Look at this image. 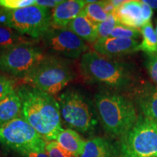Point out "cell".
Here are the masks:
<instances>
[{"label": "cell", "instance_id": "1", "mask_svg": "<svg viewBox=\"0 0 157 157\" xmlns=\"http://www.w3.org/2000/svg\"><path fill=\"white\" fill-rule=\"evenodd\" d=\"M17 92L21 101V117L45 141L56 140L63 130L56 98L28 84L21 86Z\"/></svg>", "mask_w": 157, "mask_h": 157}, {"label": "cell", "instance_id": "2", "mask_svg": "<svg viewBox=\"0 0 157 157\" xmlns=\"http://www.w3.org/2000/svg\"><path fill=\"white\" fill-rule=\"evenodd\" d=\"M80 70L87 82L98 84L109 91L124 93L136 89L138 74L131 63L102 56L94 51L82 56Z\"/></svg>", "mask_w": 157, "mask_h": 157}, {"label": "cell", "instance_id": "3", "mask_svg": "<svg viewBox=\"0 0 157 157\" xmlns=\"http://www.w3.org/2000/svg\"><path fill=\"white\" fill-rule=\"evenodd\" d=\"M98 119L104 130L113 137H121L137 119L136 105L122 93L104 90L94 96Z\"/></svg>", "mask_w": 157, "mask_h": 157}, {"label": "cell", "instance_id": "4", "mask_svg": "<svg viewBox=\"0 0 157 157\" xmlns=\"http://www.w3.org/2000/svg\"><path fill=\"white\" fill-rule=\"evenodd\" d=\"M57 101L62 120L69 129L83 134L95 130L99 121L95 103L82 91L68 89Z\"/></svg>", "mask_w": 157, "mask_h": 157}, {"label": "cell", "instance_id": "5", "mask_svg": "<svg viewBox=\"0 0 157 157\" xmlns=\"http://www.w3.org/2000/svg\"><path fill=\"white\" fill-rule=\"evenodd\" d=\"M74 78L69 62L58 56H46L29 75L23 78L25 84L56 95Z\"/></svg>", "mask_w": 157, "mask_h": 157}, {"label": "cell", "instance_id": "6", "mask_svg": "<svg viewBox=\"0 0 157 157\" xmlns=\"http://www.w3.org/2000/svg\"><path fill=\"white\" fill-rule=\"evenodd\" d=\"M121 157H157V123L139 113L134 125L120 137Z\"/></svg>", "mask_w": 157, "mask_h": 157}, {"label": "cell", "instance_id": "7", "mask_svg": "<svg viewBox=\"0 0 157 157\" xmlns=\"http://www.w3.org/2000/svg\"><path fill=\"white\" fill-rule=\"evenodd\" d=\"M47 141L21 117L0 127V145L25 157L44 151Z\"/></svg>", "mask_w": 157, "mask_h": 157}, {"label": "cell", "instance_id": "8", "mask_svg": "<svg viewBox=\"0 0 157 157\" xmlns=\"http://www.w3.org/2000/svg\"><path fill=\"white\" fill-rule=\"evenodd\" d=\"M47 56L33 42L0 49V70L10 76L25 78Z\"/></svg>", "mask_w": 157, "mask_h": 157}, {"label": "cell", "instance_id": "9", "mask_svg": "<svg viewBox=\"0 0 157 157\" xmlns=\"http://www.w3.org/2000/svg\"><path fill=\"white\" fill-rule=\"evenodd\" d=\"M10 28L33 39H42L52 28L50 10L34 5L10 11Z\"/></svg>", "mask_w": 157, "mask_h": 157}, {"label": "cell", "instance_id": "10", "mask_svg": "<svg viewBox=\"0 0 157 157\" xmlns=\"http://www.w3.org/2000/svg\"><path fill=\"white\" fill-rule=\"evenodd\" d=\"M42 39L48 50L60 58L76 59L89 50L84 41L66 28L52 27Z\"/></svg>", "mask_w": 157, "mask_h": 157}, {"label": "cell", "instance_id": "11", "mask_svg": "<svg viewBox=\"0 0 157 157\" xmlns=\"http://www.w3.org/2000/svg\"><path fill=\"white\" fill-rule=\"evenodd\" d=\"M139 44L135 39L109 36L94 42L93 49L94 52L102 56L114 59L135 53L139 51Z\"/></svg>", "mask_w": 157, "mask_h": 157}, {"label": "cell", "instance_id": "12", "mask_svg": "<svg viewBox=\"0 0 157 157\" xmlns=\"http://www.w3.org/2000/svg\"><path fill=\"white\" fill-rule=\"evenodd\" d=\"M84 0H67L61 1L51 13L52 27L56 29H65L69 23L78 16L85 6Z\"/></svg>", "mask_w": 157, "mask_h": 157}, {"label": "cell", "instance_id": "13", "mask_svg": "<svg viewBox=\"0 0 157 157\" xmlns=\"http://www.w3.org/2000/svg\"><path fill=\"white\" fill-rule=\"evenodd\" d=\"M135 103L140 113L157 123V85L146 82L135 92Z\"/></svg>", "mask_w": 157, "mask_h": 157}, {"label": "cell", "instance_id": "14", "mask_svg": "<svg viewBox=\"0 0 157 157\" xmlns=\"http://www.w3.org/2000/svg\"><path fill=\"white\" fill-rule=\"evenodd\" d=\"M114 15L119 23L127 26L140 29L145 24L142 15L141 1H124L116 10Z\"/></svg>", "mask_w": 157, "mask_h": 157}, {"label": "cell", "instance_id": "15", "mask_svg": "<svg viewBox=\"0 0 157 157\" xmlns=\"http://www.w3.org/2000/svg\"><path fill=\"white\" fill-rule=\"evenodd\" d=\"M119 149L106 139L96 137L85 142L80 157H119Z\"/></svg>", "mask_w": 157, "mask_h": 157}, {"label": "cell", "instance_id": "16", "mask_svg": "<svg viewBox=\"0 0 157 157\" xmlns=\"http://www.w3.org/2000/svg\"><path fill=\"white\" fill-rule=\"evenodd\" d=\"M84 42L94 43L98 39V24L84 15L83 11L66 27Z\"/></svg>", "mask_w": 157, "mask_h": 157}, {"label": "cell", "instance_id": "17", "mask_svg": "<svg viewBox=\"0 0 157 157\" xmlns=\"http://www.w3.org/2000/svg\"><path fill=\"white\" fill-rule=\"evenodd\" d=\"M56 140L63 148L74 157H80L86 142L77 132L69 128L63 129Z\"/></svg>", "mask_w": 157, "mask_h": 157}, {"label": "cell", "instance_id": "18", "mask_svg": "<svg viewBox=\"0 0 157 157\" xmlns=\"http://www.w3.org/2000/svg\"><path fill=\"white\" fill-rule=\"evenodd\" d=\"M21 101L17 90L0 101V127L21 117Z\"/></svg>", "mask_w": 157, "mask_h": 157}, {"label": "cell", "instance_id": "19", "mask_svg": "<svg viewBox=\"0 0 157 157\" xmlns=\"http://www.w3.org/2000/svg\"><path fill=\"white\" fill-rule=\"evenodd\" d=\"M142 42L139 44V51L144 52L146 55L157 53V35L151 22L141 27Z\"/></svg>", "mask_w": 157, "mask_h": 157}, {"label": "cell", "instance_id": "20", "mask_svg": "<svg viewBox=\"0 0 157 157\" xmlns=\"http://www.w3.org/2000/svg\"><path fill=\"white\" fill-rule=\"evenodd\" d=\"M28 42H32L24 35L20 34L10 27L0 25V49Z\"/></svg>", "mask_w": 157, "mask_h": 157}, {"label": "cell", "instance_id": "21", "mask_svg": "<svg viewBox=\"0 0 157 157\" xmlns=\"http://www.w3.org/2000/svg\"><path fill=\"white\" fill-rule=\"evenodd\" d=\"M83 13L90 21L98 25L105 21L109 17L104 7V1H96L94 3L87 4L83 10Z\"/></svg>", "mask_w": 157, "mask_h": 157}, {"label": "cell", "instance_id": "22", "mask_svg": "<svg viewBox=\"0 0 157 157\" xmlns=\"http://www.w3.org/2000/svg\"><path fill=\"white\" fill-rule=\"evenodd\" d=\"M140 35L141 33L139 29L132 28V27H129L119 23L113 29L111 34H110V36L114 37V38L131 39L137 40Z\"/></svg>", "mask_w": 157, "mask_h": 157}, {"label": "cell", "instance_id": "23", "mask_svg": "<svg viewBox=\"0 0 157 157\" xmlns=\"http://www.w3.org/2000/svg\"><path fill=\"white\" fill-rule=\"evenodd\" d=\"M119 23V21L116 17L114 13L109 15L105 21L98 25L97 40L110 36V34H111L113 29Z\"/></svg>", "mask_w": 157, "mask_h": 157}, {"label": "cell", "instance_id": "24", "mask_svg": "<svg viewBox=\"0 0 157 157\" xmlns=\"http://www.w3.org/2000/svg\"><path fill=\"white\" fill-rule=\"evenodd\" d=\"M35 5V0H0V7L9 11Z\"/></svg>", "mask_w": 157, "mask_h": 157}, {"label": "cell", "instance_id": "25", "mask_svg": "<svg viewBox=\"0 0 157 157\" xmlns=\"http://www.w3.org/2000/svg\"><path fill=\"white\" fill-rule=\"evenodd\" d=\"M45 152L48 157H74L55 140L46 143Z\"/></svg>", "mask_w": 157, "mask_h": 157}, {"label": "cell", "instance_id": "26", "mask_svg": "<svg viewBox=\"0 0 157 157\" xmlns=\"http://www.w3.org/2000/svg\"><path fill=\"white\" fill-rule=\"evenodd\" d=\"M15 82L7 76L0 74V101L15 90Z\"/></svg>", "mask_w": 157, "mask_h": 157}, {"label": "cell", "instance_id": "27", "mask_svg": "<svg viewBox=\"0 0 157 157\" xmlns=\"http://www.w3.org/2000/svg\"><path fill=\"white\" fill-rule=\"evenodd\" d=\"M146 56L145 66L152 81L157 84V53Z\"/></svg>", "mask_w": 157, "mask_h": 157}, {"label": "cell", "instance_id": "28", "mask_svg": "<svg viewBox=\"0 0 157 157\" xmlns=\"http://www.w3.org/2000/svg\"><path fill=\"white\" fill-rule=\"evenodd\" d=\"M60 2V0H35V5L48 9H54Z\"/></svg>", "mask_w": 157, "mask_h": 157}, {"label": "cell", "instance_id": "29", "mask_svg": "<svg viewBox=\"0 0 157 157\" xmlns=\"http://www.w3.org/2000/svg\"><path fill=\"white\" fill-rule=\"evenodd\" d=\"M141 3H142L143 19L144 23L146 24L147 23L151 22V19L153 15V10L147 4L143 2V1H141Z\"/></svg>", "mask_w": 157, "mask_h": 157}, {"label": "cell", "instance_id": "30", "mask_svg": "<svg viewBox=\"0 0 157 157\" xmlns=\"http://www.w3.org/2000/svg\"><path fill=\"white\" fill-rule=\"evenodd\" d=\"M10 25V11L0 8V25L9 27Z\"/></svg>", "mask_w": 157, "mask_h": 157}, {"label": "cell", "instance_id": "31", "mask_svg": "<svg viewBox=\"0 0 157 157\" xmlns=\"http://www.w3.org/2000/svg\"><path fill=\"white\" fill-rule=\"evenodd\" d=\"M143 2L147 4L152 10H157V0H143Z\"/></svg>", "mask_w": 157, "mask_h": 157}, {"label": "cell", "instance_id": "32", "mask_svg": "<svg viewBox=\"0 0 157 157\" xmlns=\"http://www.w3.org/2000/svg\"><path fill=\"white\" fill-rule=\"evenodd\" d=\"M25 157H48V156L47 155L44 151L31 153V154H28Z\"/></svg>", "mask_w": 157, "mask_h": 157}, {"label": "cell", "instance_id": "33", "mask_svg": "<svg viewBox=\"0 0 157 157\" xmlns=\"http://www.w3.org/2000/svg\"><path fill=\"white\" fill-rule=\"evenodd\" d=\"M124 1H122V0H111V2H112L113 7H115L116 10L119 8V7L124 3Z\"/></svg>", "mask_w": 157, "mask_h": 157}, {"label": "cell", "instance_id": "34", "mask_svg": "<svg viewBox=\"0 0 157 157\" xmlns=\"http://www.w3.org/2000/svg\"><path fill=\"white\" fill-rule=\"evenodd\" d=\"M155 32L157 35V20H156V29H155Z\"/></svg>", "mask_w": 157, "mask_h": 157}]
</instances>
